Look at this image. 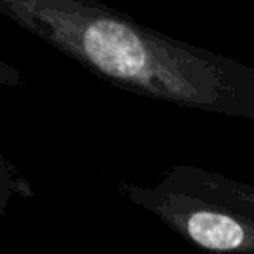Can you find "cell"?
Instances as JSON below:
<instances>
[{
    "label": "cell",
    "instance_id": "1",
    "mask_svg": "<svg viewBox=\"0 0 254 254\" xmlns=\"http://www.w3.org/2000/svg\"><path fill=\"white\" fill-rule=\"evenodd\" d=\"M0 14L119 89L254 121V67L99 0H0Z\"/></svg>",
    "mask_w": 254,
    "mask_h": 254
},
{
    "label": "cell",
    "instance_id": "2",
    "mask_svg": "<svg viewBox=\"0 0 254 254\" xmlns=\"http://www.w3.org/2000/svg\"><path fill=\"white\" fill-rule=\"evenodd\" d=\"M117 194L212 254H254V185L196 165H175L157 183H117Z\"/></svg>",
    "mask_w": 254,
    "mask_h": 254
},
{
    "label": "cell",
    "instance_id": "4",
    "mask_svg": "<svg viewBox=\"0 0 254 254\" xmlns=\"http://www.w3.org/2000/svg\"><path fill=\"white\" fill-rule=\"evenodd\" d=\"M24 81L22 71L0 58V87H20Z\"/></svg>",
    "mask_w": 254,
    "mask_h": 254
},
{
    "label": "cell",
    "instance_id": "3",
    "mask_svg": "<svg viewBox=\"0 0 254 254\" xmlns=\"http://www.w3.org/2000/svg\"><path fill=\"white\" fill-rule=\"evenodd\" d=\"M14 196L32 198L34 189L28 183V179H24L20 171L0 153V216Z\"/></svg>",
    "mask_w": 254,
    "mask_h": 254
}]
</instances>
